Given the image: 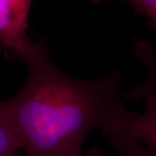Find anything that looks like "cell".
Segmentation results:
<instances>
[{"instance_id":"2","label":"cell","mask_w":156,"mask_h":156,"mask_svg":"<svg viewBox=\"0 0 156 156\" xmlns=\"http://www.w3.org/2000/svg\"><path fill=\"white\" fill-rule=\"evenodd\" d=\"M32 0H0V54L22 60L34 43L27 35Z\"/></svg>"},{"instance_id":"9","label":"cell","mask_w":156,"mask_h":156,"mask_svg":"<svg viewBox=\"0 0 156 156\" xmlns=\"http://www.w3.org/2000/svg\"><path fill=\"white\" fill-rule=\"evenodd\" d=\"M151 29H152V30H156V23L154 24V26H152V27H151Z\"/></svg>"},{"instance_id":"7","label":"cell","mask_w":156,"mask_h":156,"mask_svg":"<svg viewBox=\"0 0 156 156\" xmlns=\"http://www.w3.org/2000/svg\"><path fill=\"white\" fill-rule=\"evenodd\" d=\"M91 3L99 4L108 0H89ZM131 4L134 11L148 18L147 27L151 28L156 23V0H125Z\"/></svg>"},{"instance_id":"10","label":"cell","mask_w":156,"mask_h":156,"mask_svg":"<svg viewBox=\"0 0 156 156\" xmlns=\"http://www.w3.org/2000/svg\"><path fill=\"white\" fill-rule=\"evenodd\" d=\"M20 156H22V154H21V155H20Z\"/></svg>"},{"instance_id":"1","label":"cell","mask_w":156,"mask_h":156,"mask_svg":"<svg viewBox=\"0 0 156 156\" xmlns=\"http://www.w3.org/2000/svg\"><path fill=\"white\" fill-rule=\"evenodd\" d=\"M21 62L28 68L26 83L0 103L21 139L22 156H83L91 131L105 135L135 115L120 95L116 69L93 81L70 77L51 60L44 39L35 42Z\"/></svg>"},{"instance_id":"5","label":"cell","mask_w":156,"mask_h":156,"mask_svg":"<svg viewBox=\"0 0 156 156\" xmlns=\"http://www.w3.org/2000/svg\"><path fill=\"white\" fill-rule=\"evenodd\" d=\"M22 141L0 103V156H20Z\"/></svg>"},{"instance_id":"8","label":"cell","mask_w":156,"mask_h":156,"mask_svg":"<svg viewBox=\"0 0 156 156\" xmlns=\"http://www.w3.org/2000/svg\"><path fill=\"white\" fill-rule=\"evenodd\" d=\"M87 156H103V154H102L101 151L99 150V149H97V148H93V149L88 154V155Z\"/></svg>"},{"instance_id":"6","label":"cell","mask_w":156,"mask_h":156,"mask_svg":"<svg viewBox=\"0 0 156 156\" xmlns=\"http://www.w3.org/2000/svg\"><path fill=\"white\" fill-rule=\"evenodd\" d=\"M119 156H154L140 142L134 139L112 135L107 137Z\"/></svg>"},{"instance_id":"4","label":"cell","mask_w":156,"mask_h":156,"mask_svg":"<svg viewBox=\"0 0 156 156\" xmlns=\"http://www.w3.org/2000/svg\"><path fill=\"white\" fill-rule=\"evenodd\" d=\"M135 56L146 69L145 82L123 93L128 100H142L146 95L156 94V55L153 44L148 41L140 42L134 46Z\"/></svg>"},{"instance_id":"3","label":"cell","mask_w":156,"mask_h":156,"mask_svg":"<svg viewBox=\"0 0 156 156\" xmlns=\"http://www.w3.org/2000/svg\"><path fill=\"white\" fill-rule=\"evenodd\" d=\"M145 109L142 114L117 122L105 134L106 137L121 135L134 139L147 147V149L156 156V94L146 95Z\"/></svg>"}]
</instances>
